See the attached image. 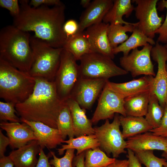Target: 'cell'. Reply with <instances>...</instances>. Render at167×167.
<instances>
[{"mask_svg":"<svg viewBox=\"0 0 167 167\" xmlns=\"http://www.w3.org/2000/svg\"><path fill=\"white\" fill-rule=\"evenodd\" d=\"M19 2L20 12L14 17L13 25L24 32H34L36 37L54 48H63L67 39L63 29L65 5L35 8L29 5L28 0Z\"/></svg>","mask_w":167,"mask_h":167,"instance_id":"1","label":"cell"},{"mask_svg":"<svg viewBox=\"0 0 167 167\" xmlns=\"http://www.w3.org/2000/svg\"><path fill=\"white\" fill-rule=\"evenodd\" d=\"M35 80L32 94L24 101L15 105L17 113L20 118L57 128V119L66 102L58 96L54 82L38 78Z\"/></svg>","mask_w":167,"mask_h":167,"instance_id":"2","label":"cell"},{"mask_svg":"<svg viewBox=\"0 0 167 167\" xmlns=\"http://www.w3.org/2000/svg\"><path fill=\"white\" fill-rule=\"evenodd\" d=\"M30 36L28 32L13 25L3 27L0 31V58L18 69L28 72L33 58Z\"/></svg>","mask_w":167,"mask_h":167,"instance_id":"3","label":"cell"},{"mask_svg":"<svg viewBox=\"0 0 167 167\" xmlns=\"http://www.w3.org/2000/svg\"><path fill=\"white\" fill-rule=\"evenodd\" d=\"M35 78L0 58V98L15 105L22 103L32 94Z\"/></svg>","mask_w":167,"mask_h":167,"instance_id":"4","label":"cell"},{"mask_svg":"<svg viewBox=\"0 0 167 167\" xmlns=\"http://www.w3.org/2000/svg\"><path fill=\"white\" fill-rule=\"evenodd\" d=\"M33 58L29 74L34 78L54 82L63 48H54L34 35L30 37Z\"/></svg>","mask_w":167,"mask_h":167,"instance_id":"5","label":"cell"},{"mask_svg":"<svg viewBox=\"0 0 167 167\" xmlns=\"http://www.w3.org/2000/svg\"><path fill=\"white\" fill-rule=\"evenodd\" d=\"M113 60L97 53L84 55L79 60V77L109 80L110 78L128 73L118 66Z\"/></svg>","mask_w":167,"mask_h":167,"instance_id":"6","label":"cell"},{"mask_svg":"<svg viewBox=\"0 0 167 167\" xmlns=\"http://www.w3.org/2000/svg\"><path fill=\"white\" fill-rule=\"evenodd\" d=\"M121 125L119 116L115 114L113 121L110 123L108 119L99 127H94L96 135L100 146L108 156L112 154L113 158L118 157L122 153H126V143L120 129Z\"/></svg>","mask_w":167,"mask_h":167,"instance_id":"7","label":"cell"},{"mask_svg":"<svg viewBox=\"0 0 167 167\" xmlns=\"http://www.w3.org/2000/svg\"><path fill=\"white\" fill-rule=\"evenodd\" d=\"M76 61L71 54L63 48L54 82L58 96L64 101L69 97L79 78V65Z\"/></svg>","mask_w":167,"mask_h":167,"instance_id":"8","label":"cell"},{"mask_svg":"<svg viewBox=\"0 0 167 167\" xmlns=\"http://www.w3.org/2000/svg\"><path fill=\"white\" fill-rule=\"evenodd\" d=\"M135 16L138 20L136 26L148 37L153 39L156 31L163 23L164 16H159L156 6L158 0H133Z\"/></svg>","mask_w":167,"mask_h":167,"instance_id":"9","label":"cell"},{"mask_svg":"<svg viewBox=\"0 0 167 167\" xmlns=\"http://www.w3.org/2000/svg\"><path fill=\"white\" fill-rule=\"evenodd\" d=\"M153 46L148 44L140 50L136 48L121 57L119 62L122 68L133 77L142 75L155 77L156 74L151 58Z\"/></svg>","mask_w":167,"mask_h":167,"instance_id":"10","label":"cell"},{"mask_svg":"<svg viewBox=\"0 0 167 167\" xmlns=\"http://www.w3.org/2000/svg\"><path fill=\"white\" fill-rule=\"evenodd\" d=\"M124 99L106 83L101 92L96 109L91 119L92 123L95 124L101 120L112 119L115 113H119L123 116H126Z\"/></svg>","mask_w":167,"mask_h":167,"instance_id":"11","label":"cell"},{"mask_svg":"<svg viewBox=\"0 0 167 167\" xmlns=\"http://www.w3.org/2000/svg\"><path fill=\"white\" fill-rule=\"evenodd\" d=\"M108 80L79 77L69 98L74 100L82 108L90 109Z\"/></svg>","mask_w":167,"mask_h":167,"instance_id":"12","label":"cell"},{"mask_svg":"<svg viewBox=\"0 0 167 167\" xmlns=\"http://www.w3.org/2000/svg\"><path fill=\"white\" fill-rule=\"evenodd\" d=\"M151 56L157 62L158 69L154 77L152 92L158 97L161 106H165V99L167 92V71L166 65L167 62V49L163 45L156 42L152 47Z\"/></svg>","mask_w":167,"mask_h":167,"instance_id":"13","label":"cell"},{"mask_svg":"<svg viewBox=\"0 0 167 167\" xmlns=\"http://www.w3.org/2000/svg\"><path fill=\"white\" fill-rule=\"evenodd\" d=\"M109 24L103 22L95 24L86 28L84 32L92 52L102 54L113 59L115 55L107 35Z\"/></svg>","mask_w":167,"mask_h":167,"instance_id":"14","label":"cell"},{"mask_svg":"<svg viewBox=\"0 0 167 167\" xmlns=\"http://www.w3.org/2000/svg\"><path fill=\"white\" fill-rule=\"evenodd\" d=\"M0 127L6 132L12 149L18 148L37 139L32 128L27 123L2 121Z\"/></svg>","mask_w":167,"mask_h":167,"instance_id":"15","label":"cell"},{"mask_svg":"<svg viewBox=\"0 0 167 167\" xmlns=\"http://www.w3.org/2000/svg\"><path fill=\"white\" fill-rule=\"evenodd\" d=\"M113 0H94L82 14L77 32L84 31L88 27L102 22L112 7Z\"/></svg>","mask_w":167,"mask_h":167,"instance_id":"16","label":"cell"},{"mask_svg":"<svg viewBox=\"0 0 167 167\" xmlns=\"http://www.w3.org/2000/svg\"><path fill=\"white\" fill-rule=\"evenodd\" d=\"M22 122L28 124L33 131L41 148H56L64 140L57 128H52L39 122L29 121L20 118Z\"/></svg>","mask_w":167,"mask_h":167,"instance_id":"17","label":"cell"},{"mask_svg":"<svg viewBox=\"0 0 167 167\" xmlns=\"http://www.w3.org/2000/svg\"><path fill=\"white\" fill-rule=\"evenodd\" d=\"M126 149L135 153L146 150H156L165 152L167 142L165 138L147 132L127 139Z\"/></svg>","mask_w":167,"mask_h":167,"instance_id":"18","label":"cell"},{"mask_svg":"<svg viewBox=\"0 0 167 167\" xmlns=\"http://www.w3.org/2000/svg\"><path fill=\"white\" fill-rule=\"evenodd\" d=\"M154 77L144 75L139 79L122 83L111 82L107 84L113 91L125 99L143 93L152 91Z\"/></svg>","mask_w":167,"mask_h":167,"instance_id":"19","label":"cell"},{"mask_svg":"<svg viewBox=\"0 0 167 167\" xmlns=\"http://www.w3.org/2000/svg\"><path fill=\"white\" fill-rule=\"evenodd\" d=\"M71 114L75 135L76 137L94 134L91 120L86 115V109L82 108L79 104L71 98L66 101Z\"/></svg>","mask_w":167,"mask_h":167,"instance_id":"20","label":"cell"},{"mask_svg":"<svg viewBox=\"0 0 167 167\" xmlns=\"http://www.w3.org/2000/svg\"><path fill=\"white\" fill-rule=\"evenodd\" d=\"M40 147L37 140L31 141L26 144L11 152L8 156L15 167H36L38 162L37 155Z\"/></svg>","mask_w":167,"mask_h":167,"instance_id":"21","label":"cell"},{"mask_svg":"<svg viewBox=\"0 0 167 167\" xmlns=\"http://www.w3.org/2000/svg\"><path fill=\"white\" fill-rule=\"evenodd\" d=\"M131 0H114L113 5L104 17L103 22L106 24H126L132 23L126 22L124 16L129 17L134 11L135 7Z\"/></svg>","mask_w":167,"mask_h":167,"instance_id":"22","label":"cell"},{"mask_svg":"<svg viewBox=\"0 0 167 167\" xmlns=\"http://www.w3.org/2000/svg\"><path fill=\"white\" fill-rule=\"evenodd\" d=\"M124 139L145 133L153 129L143 117L119 116Z\"/></svg>","mask_w":167,"mask_h":167,"instance_id":"23","label":"cell"},{"mask_svg":"<svg viewBox=\"0 0 167 167\" xmlns=\"http://www.w3.org/2000/svg\"><path fill=\"white\" fill-rule=\"evenodd\" d=\"M156 42L153 39L151 38L143 33L135 26L131 35L124 42L113 49V52L115 55L120 52L123 56H126L131 50L140 46H144L149 44L154 45Z\"/></svg>","mask_w":167,"mask_h":167,"instance_id":"24","label":"cell"},{"mask_svg":"<svg viewBox=\"0 0 167 167\" xmlns=\"http://www.w3.org/2000/svg\"><path fill=\"white\" fill-rule=\"evenodd\" d=\"M151 91L125 98L124 107L126 116H145Z\"/></svg>","mask_w":167,"mask_h":167,"instance_id":"25","label":"cell"},{"mask_svg":"<svg viewBox=\"0 0 167 167\" xmlns=\"http://www.w3.org/2000/svg\"><path fill=\"white\" fill-rule=\"evenodd\" d=\"M63 143L67 144L62 145L61 148L57 149L60 155H62L65 150L69 149H76V155H78L88 149L100 146L98 140L94 134L69 138L68 140H64Z\"/></svg>","mask_w":167,"mask_h":167,"instance_id":"26","label":"cell"},{"mask_svg":"<svg viewBox=\"0 0 167 167\" xmlns=\"http://www.w3.org/2000/svg\"><path fill=\"white\" fill-rule=\"evenodd\" d=\"M63 48L71 54L77 61L84 55L92 53L84 31L77 32L67 38Z\"/></svg>","mask_w":167,"mask_h":167,"instance_id":"27","label":"cell"},{"mask_svg":"<svg viewBox=\"0 0 167 167\" xmlns=\"http://www.w3.org/2000/svg\"><path fill=\"white\" fill-rule=\"evenodd\" d=\"M138 22L131 24H109L107 30V35L113 49L126 41L129 38L127 32H132Z\"/></svg>","mask_w":167,"mask_h":167,"instance_id":"28","label":"cell"},{"mask_svg":"<svg viewBox=\"0 0 167 167\" xmlns=\"http://www.w3.org/2000/svg\"><path fill=\"white\" fill-rule=\"evenodd\" d=\"M164 108L160 105L157 96L152 92L145 118L153 129L158 127L160 125L164 115Z\"/></svg>","mask_w":167,"mask_h":167,"instance_id":"29","label":"cell"},{"mask_svg":"<svg viewBox=\"0 0 167 167\" xmlns=\"http://www.w3.org/2000/svg\"><path fill=\"white\" fill-rule=\"evenodd\" d=\"M85 158V167H103L112 163L116 159L109 157L99 147L86 150Z\"/></svg>","mask_w":167,"mask_h":167,"instance_id":"30","label":"cell"},{"mask_svg":"<svg viewBox=\"0 0 167 167\" xmlns=\"http://www.w3.org/2000/svg\"><path fill=\"white\" fill-rule=\"evenodd\" d=\"M57 125V129L64 140L67 136L69 138H74L75 136L71 112L66 103L58 115Z\"/></svg>","mask_w":167,"mask_h":167,"instance_id":"31","label":"cell"},{"mask_svg":"<svg viewBox=\"0 0 167 167\" xmlns=\"http://www.w3.org/2000/svg\"><path fill=\"white\" fill-rule=\"evenodd\" d=\"M141 164L146 167H164L167 161L164 158L156 156L152 150H146L135 153Z\"/></svg>","mask_w":167,"mask_h":167,"instance_id":"32","label":"cell"},{"mask_svg":"<svg viewBox=\"0 0 167 167\" xmlns=\"http://www.w3.org/2000/svg\"><path fill=\"white\" fill-rule=\"evenodd\" d=\"M15 104L11 102L0 101V119L2 121H9L12 122H22L20 118L15 114L17 113Z\"/></svg>","mask_w":167,"mask_h":167,"instance_id":"33","label":"cell"},{"mask_svg":"<svg viewBox=\"0 0 167 167\" xmlns=\"http://www.w3.org/2000/svg\"><path fill=\"white\" fill-rule=\"evenodd\" d=\"M75 150L74 149L66 150L64 156L60 158L57 157L54 152L50 151L53 159L49 161L50 164L54 167H73L72 163L75 156Z\"/></svg>","mask_w":167,"mask_h":167,"instance_id":"34","label":"cell"},{"mask_svg":"<svg viewBox=\"0 0 167 167\" xmlns=\"http://www.w3.org/2000/svg\"><path fill=\"white\" fill-rule=\"evenodd\" d=\"M157 10L162 11L166 10V15L163 22L160 28L156 31V34H159L156 42L166 44L167 43V0H162L157 3Z\"/></svg>","mask_w":167,"mask_h":167,"instance_id":"35","label":"cell"},{"mask_svg":"<svg viewBox=\"0 0 167 167\" xmlns=\"http://www.w3.org/2000/svg\"><path fill=\"white\" fill-rule=\"evenodd\" d=\"M18 0H0V6L8 10L14 17L17 16L20 12V7Z\"/></svg>","mask_w":167,"mask_h":167,"instance_id":"36","label":"cell"},{"mask_svg":"<svg viewBox=\"0 0 167 167\" xmlns=\"http://www.w3.org/2000/svg\"><path fill=\"white\" fill-rule=\"evenodd\" d=\"M154 135L164 138L167 137V106H165L164 115L159 126L149 131Z\"/></svg>","mask_w":167,"mask_h":167,"instance_id":"37","label":"cell"},{"mask_svg":"<svg viewBox=\"0 0 167 167\" xmlns=\"http://www.w3.org/2000/svg\"><path fill=\"white\" fill-rule=\"evenodd\" d=\"M78 29L79 23L73 19H70L65 22L63 27L67 39L77 33Z\"/></svg>","mask_w":167,"mask_h":167,"instance_id":"38","label":"cell"},{"mask_svg":"<svg viewBox=\"0 0 167 167\" xmlns=\"http://www.w3.org/2000/svg\"><path fill=\"white\" fill-rule=\"evenodd\" d=\"M29 5L32 7L36 8L41 5L60 6L63 3L59 0H31L29 2Z\"/></svg>","mask_w":167,"mask_h":167,"instance_id":"39","label":"cell"},{"mask_svg":"<svg viewBox=\"0 0 167 167\" xmlns=\"http://www.w3.org/2000/svg\"><path fill=\"white\" fill-rule=\"evenodd\" d=\"M127 152L128 167H142L141 164L134 152L130 149H127Z\"/></svg>","mask_w":167,"mask_h":167,"instance_id":"40","label":"cell"},{"mask_svg":"<svg viewBox=\"0 0 167 167\" xmlns=\"http://www.w3.org/2000/svg\"><path fill=\"white\" fill-rule=\"evenodd\" d=\"M51 155H52L50 153L48 156L46 155L43 149L40 148L38 161L36 167H52L50 164L49 161V159Z\"/></svg>","mask_w":167,"mask_h":167,"instance_id":"41","label":"cell"},{"mask_svg":"<svg viewBox=\"0 0 167 167\" xmlns=\"http://www.w3.org/2000/svg\"><path fill=\"white\" fill-rule=\"evenodd\" d=\"M10 144V141L8 137L5 136L0 130V158L5 156V152L6 148L8 145Z\"/></svg>","mask_w":167,"mask_h":167,"instance_id":"42","label":"cell"},{"mask_svg":"<svg viewBox=\"0 0 167 167\" xmlns=\"http://www.w3.org/2000/svg\"><path fill=\"white\" fill-rule=\"evenodd\" d=\"M85 151L75 156L73 161L74 167H85L84 163Z\"/></svg>","mask_w":167,"mask_h":167,"instance_id":"43","label":"cell"},{"mask_svg":"<svg viewBox=\"0 0 167 167\" xmlns=\"http://www.w3.org/2000/svg\"><path fill=\"white\" fill-rule=\"evenodd\" d=\"M103 167H128V160H120L116 159L112 163Z\"/></svg>","mask_w":167,"mask_h":167,"instance_id":"44","label":"cell"},{"mask_svg":"<svg viewBox=\"0 0 167 167\" xmlns=\"http://www.w3.org/2000/svg\"><path fill=\"white\" fill-rule=\"evenodd\" d=\"M14 164L8 156L0 158V167H14Z\"/></svg>","mask_w":167,"mask_h":167,"instance_id":"45","label":"cell"},{"mask_svg":"<svg viewBox=\"0 0 167 167\" xmlns=\"http://www.w3.org/2000/svg\"><path fill=\"white\" fill-rule=\"evenodd\" d=\"M91 2L90 0H81L80 4L83 7L86 8L89 6Z\"/></svg>","mask_w":167,"mask_h":167,"instance_id":"46","label":"cell"},{"mask_svg":"<svg viewBox=\"0 0 167 167\" xmlns=\"http://www.w3.org/2000/svg\"><path fill=\"white\" fill-rule=\"evenodd\" d=\"M166 139L167 144V137L165 138ZM162 156L167 161V150L165 152H163V153Z\"/></svg>","mask_w":167,"mask_h":167,"instance_id":"47","label":"cell"},{"mask_svg":"<svg viewBox=\"0 0 167 167\" xmlns=\"http://www.w3.org/2000/svg\"><path fill=\"white\" fill-rule=\"evenodd\" d=\"M165 105L167 106V92L165 97Z\"/></svg>","mask_w":167,"mask_h":167,"instance_id":"48","label":"cell"},{"mask_svg":"<svg viewBox=\"0 0 167 167\" xmlns=\"http://www.w3.org/2000/svg\"><path fill=\"white\" fill-rule=\"evenodd\" d=\"M164 167H167V161H166V162H165L164 165Z\"/></svg>","mask_w":167,"mask_h":167,"instance_id":"49","label":"cell"},{"mask_svg":"<svg viewBox=\"0 0 167 167\" xmlns=\"http://www.w3.org/2000/svg\"><path fill=\"white\" fill-rule=\"evenodd\" d=\"M166 47V48L167 49V45H165ZM166 70L167 71V62H166Z\"/></svg>","mask_w":167,"mask_h":167,"instance_id":"50","label":"cell"},{"mask_svg":"<svg viewBox=\"0 0 167 167\" xmlns=\"http://www.w3.org/2000/svg\"><path fill=\"white\" fill-rule=\"evenodd\" d=\"M165 45H167V44H166Z\"/></svg>","mask_w":167,"mask_h":167,"instance_id":"51","label":"cell"}]
</instances>
